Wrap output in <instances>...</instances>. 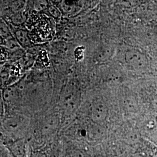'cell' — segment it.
<instances>
[{
	"label": "cell",
	"mask_w": 157,
	"mask_h": 157,
	"mask_svg": "<svg viewBox=\"0 0 157 157\" xmlns=\"http://www.w3.org/2000/svg\"><path fill=\"white\" fill-rule=\"evenodd\" d=\"M94 124V123H93ZM105 134V130L101 124H94L88 130V135L92 140H98L101 139Z\"/></svg>",
	"instance_id": "cell-10"
},
{
	"label": "cell",
	"mask_w": 157,
	"mask_h": 157,
	"mask_svg": "<svg viewBox=\"0 0 157 157\" xmlns=\"http://www.w3.org/2000/svg\"><path fill=\"white\" fill-rule=\"evenodd\" d=\"M32 9L36 12L44 11L47 10L48 6V2L47 1H28Z\"/></svg>",
	"instance_id": "cell-14"
},
{
	"label": "cell",
	"mask_w": 157,
	"mask_h": 157,
	"mask_svg": "<svg viewBox=\"0 0 157 157\" xmlns=\"http://www.w3.org/2000/svg\"><path fill=\"white\" fill-rule=\"evenodd\" d=\"M10 26L13 37L17 40L22 49L25 50L33 46V43L32 40L27 30L21 28V27H15L11 25H10Z\"/></svg>",
	"instance_id": "cell-6"
},
{
	"label": "cell",
	"mask_w": 157,
	"mask_h": 157,
	"mask_svg": "<svg viewBox=\"0 0 157 157\" xmlns=\"http://www.w3.org/2000/svg\"><path fill=\"white\" fill-rule=\"evenodd\" d=\"M131 157H146L144 155H143L142 154H135L133 155H132Z\"/></svg>",
	"instance_id": "cell-21"
},
{
	"label": "cell",
	"mask_w": 157,
	"mask_h": 157,
	"mask_svg": "<svg viewBox=\"0 0 157 157\" xmlns=\"http://www.w3.org/2000/svg\"><path fill=\"white\" fill-rule=\"evenodd\" d=\"M152 139L154 140L155 141L157 142V130H155L152 134Z\"/></svg>",
	"instance_id": "cell-20"
},
{
	"label": "cell",
	"mask_w": 157,
	"mask_h": 157,
	"mask_svg": "<svg viewBox=\"0 0 157 157\" xmlns=\"http://www.w3.org/2000/svg\"><path fill=\"white\" fill-rule=\"evenodd\" d=\"M13 36L11 29L8 23L2 17H0V37L4 40Z\"/></svg>",
	"instance_id": "cell-13"
},
{
	"label": "cell",
	"mask_w": 157,
	"mask_h": 157,
	"mask_svg": "<svg viewBox=\"0 0 157 157\" xmlns=\"http://www.w3.org/2000/svg\"><path fill=\"white\" fill-rule=\"evenodd\" d=\"M151 105L154 111L157 113V94L152 98L151 100Z\"/></svg>",
	"instance_id": "cell-18"
},
{
	"label": "cell",
	"mask_w": 157,
	"mask_h": 157,
	"mask_svg": "<svg viewBox=\"0 0 157 157\" xmlns=\"http://www.w3.org/2000/svg\"><path fill=\"white\" fill-rule=\"evenodd\" d=\"M82 6L78 1H62L59 2V10L62 15L66 17H73L81 10Z\"/></svg>",
	"instance_id": "cell-8"
},
{
	"label": "cell",
	"mask_w": 157,
	"mask_h": 157,
	"mask_svg": "<svg viewBox=\"0 0 157 157\" xmlns=\"http://www.w3.org/2000/svg\"><path fill=\"white\" fill-rule=\"evenodd\" d=\"M84 154L83 152L79 151H73L69 157H84Z\"/></svg>",
	"instance_id": "cell-19"
},
{
	"label": "cell",
	"mask_w": 157,
	"mask_h": 157,
	"mask_svg": "<svg viewBox=\"0 0 157 157\" xmlns=\"http://www.w3.org/2000/svg\"><path fill=\"white\" fill-rule=\"evenodd\" d=\"M6 148L13 157H26L27 155L26 142L23 139H17L9 143Z\"/></svg>",
	"instance_id": "cell-7"
},
{
	"label": "cell",
	"mask_w": 157,
	"mask_h": 157,
	"mask_svg": "<svg viewBox=\"0 0 157 157\" xmlns=\"http://www.w3.org/2000/svg\"><path fill=\"white\" fill-rule=\"evenodd\" d=\"M1 123L3 128L8 133L14 135L21 133L28 126L27 118L21 115H13L5 118Z\"/></svg>",
	"instance_id": "cell-2"
},
{
	"label": "cell",
	"mask_w": 157,
	"mask_h": 157,
	"mask_svg": "<svg viewBox=\"0 0 157 157\" xmlns=\"http://www.w3.org/2000/svg\"><path fill=\"white\" fill-rule=\"evenodd\" d=\"M47 10L52 19H58L61 17L62 15L59 8L54 5H48Z\"/></svg>",
	"instance_id": "cell-15"
},
{
	"label": "cell",
	"mask_w": 157,
	"mask_h": 157,
	"mask_svg": "<svg viewBox=\"0 0 157 157\" xmlns=\"http://www.w3.org/2000/svg\"><path fill=\"white\" fill-rule=\"evenodd\" d=\"M61 105L67 112L76 110L80 101V95L78 91L72 87H69L63 92L61 97Z\"/></svg>",
	"instance_id": "cell-4"
},
{
	"label": "cell",
	"mask_w": 157,
	"mask_h": 157,
	"mask_svg": "<svg viewBox=\"0 0 157 157\" xmlns=\"http://www.w3.org/2000/svg\"><path fill=\"white\" fill-rule=\"evenodd\" d=\"M20 82L8 86L2 90V97L7 109L15 106L20 100L22 88Z\"/></svg>",
	"instance_id": "cell-3"
},
{
	"label": "cell",
	"mask_w": 157,
	"mask_h": 157,
	"mask_svg": "<svg viewBox=\"0 0 157 157\" xmlns=\"http://www.w3.org/2000/svg\"><path fill=\"white\" fill-rule=\"evenodd\" d=\"M6 108L2 97V91L0 92V122H2L5 118Z\"/></svg>",
	"instance_id": "cell-16"
},
{
	"label": "cell",
	"mask_w": 157,
	"mask_h": 157,
	"mask_svg": "<svg viewBox=\"0 0 157 157\" xmlns=\"http://www.w3.org/2000/svg\"><path fill=\"white\" fill-rule=\"evenodd\" d=\"M124 61L132 69L145 71L148 67L149 60L145 53L137 49H130L124 54Z\"/></svg>",
	"instance_id": "cell-1"
},
{
	"label": "cell",
	"mask_w": 157,
	"mask_h": 157,
	"mask_svg": "<svg viewBox=\"0 0 157 157\" xmlns=\"http://www.w3.org/2000/svg\"><path fill=\"white\" fill-rule=\"evenodd\" d=\"M2 47H4L10 53L22 49L13 36H12L9 38L4 40Z\"/></svg>",
	"instance_id": "cell-12"
},
{
	"label": "cell",
	"mask_w": 157,
	"mask_h": 157,
	"mask_svg": "<svg viewBox=\"0 0 157 157\" xmlns=\"http://www.w3.org/2000/svg\"><path fill=\"white\" fill-rule=\"evenodd\" d=\"M0 157H13L11 153L5 147H0Z\"/></svg>",
	"instance_id": "cell-17"
},
{
	"label": "cell",
	"mask_w": 157,
	"mask_h": 157,
	"mask_svg": "<svg viewBox=\"0 0 157 157\" xmlns=\"http://www.w3.org/2000/svg\"><path fill=\"white\" fill-rule=\"evenodd\" d=\"M8 19L10 21L7 22L10 25L15 27H21L26 22L28 19V15L25 11H23L13 13Z\"/></svg>",
	"instance_id": "cell-9"
},
{
	"label": "cell",
	"mask_w": 157,
	"mask_h": 157,
	"mask_svg": "<svg viewBox=\"0 0 157 157\" xmlns=\"http://www.w3.org/2000/svg\"><path fill=\"white\" fill-rule=\"evenodd\" d=\"M113 50L109 46H102L97 52L96 59L98 62L107 61L112 55Z\"/></svg>",
	"instance_id": "cell-11"
},
{
	"label": "cell",
	"mask_w": 157,
	"mask_h": 157,
	"mask_svg": "<svg viewBox=\"0 0 157 157\" xmlns=\"http://www.w3.org/2000/svg\"><path fill=\"white\" fill-rule=\"evenodd\" d=\"M108 109L105 103L98 99L93 101L90 108V118L94 124H101L106 120Z\"/></svg>",
	"instance_id": "cell-5"
}]
</instances>
